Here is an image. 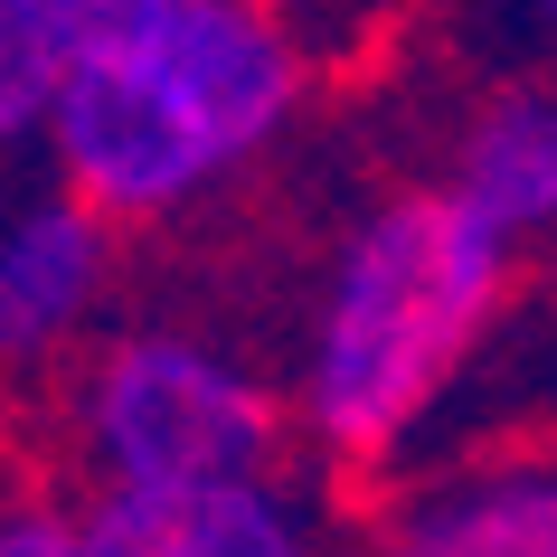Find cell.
Masks as SVG:
<instances>
[{"instance_id":"obj_11","label":"cell","mask_w":557,"mask_h":557,"mask_svg":"<svg viewBox=\"0 0 557 557\" xmlns=\"http://www.w3.org/2000/svg\"><path fill=\"white\" fill-rule=\"evenodd\" d=\"M529 10H539V20H548V29H557V0H529Z\"/></svg>"},{"instance_id":"obj_2","label":"cell","mask_w":557,"mask_h":557,"mask_svg":"<svg viewBox=\"0 0 557 557\" xmlns=\"http://www.w3.org/2000/svg\"><path fill=\"white\" fill-rule=\"evenodd\" d=\"M500 294H510V246L454 189L379 199L331 256L322 312L302 341V435L350 472L387 463L444 407V387L463 379Z\"/></svg>"},{"instance_id":"obj_1","label":"cell","mask_w":557,"mask_h":557,"mask_svg":"<svg viewBox=\"0 0 557 557\" xmlns=\"http://www.w3.org/2000/svg\"><path fill=\"white\" fill-rule=\"evenodd\" d=\"M302 76L312 66L264 20V0H143L66 29L38 143L58 189L104 227H161L274 151Z\"/></svg>"},{"instance_id":"obj_5","label":"cell","mask_w":557,"mask_h":557,"mask_svg":"<svg viewBox=\"0 0 557 557\" xmlns=\"http://www.w3.org/2000/svg\"><path fill=\"white\" fill-rule=\"evenodd\" d=\"M76 557H322V510L284 472L199 492H95L76 510Z\"/></svg>"},{"instance_id":"obj_10","label":"cell","mask_w":557,"mask_h":557,"mask_svg":"<svg viewBox=\"0 0 557 557\" xmlns=\"http://www.w3.org/2000/svg\"><path fill=\"white\" fill-rule=\"evenodd\" d=\"M114 10H143V0H58L66 29H86V20H114Z\"/></svg>"},{"instance_id":"obj_4","label":"cell","mask_w":557,"mask_h":557,"mask_svg":"<svg viewBox=\"0 0 557 557\" xmlns=\"http://www.w3.org/2000/svg\"><path fill=\"white\" fill-rule=\"evenodd\" d=\"M114 294V227L66 189L0 208V379L58 369Z\"/></svg>"},{"instance_id":"obj_8","label":"cell","mask_w":557,"mask_h":557,"mask_svg":"<svg viewBox=\"0 0 557 557\" xmlns=\"http://www.w3.org/2000/svg\"><path fill=\"white\" fill-rule=\"evenodd\" d=\"M66 66V20L58 0H0V161L48 133V95Z\"/></svg>"},{"instance_id":"obj_7","label":"cell","mask_w":557,"mask_h":557,"mask_svg":"<svg viewBox=\"0 0 557 557\" xmlns=\"http://www.w3.org/2000/svg\"><path fill=\"white\" fill-rule=\"evenodd\" d=\"M379 557H557V463L463 472L379 539Z\"/></svg>"},{"instance_id":"obj_9","label":"cell","mask_w":557,"mask_h":557,"mask_svg":"<svg viewBox=\"0 0 557 557\" xmlns=\"http://www.w3.org/2000/svg\"><path fill=\"white\" fill-rule=\"evenodd\" d=\"M0 557H76V520L48 500H20V510H0Z\"/></svg>"},{"instance_id":"obj_3","label":"cell","mask_w":557,"mask_h":557,"mask_svg":"<svg viewBox=\"0 0 557 557\" xmlns=\"http://www.w3.org/2000/svg\"><path fill=\"white\" fill-rule=\"evenodd\" d=\"M66 435L95 492H199L246 482L284 454V397L189 331H114L76 369Z\"/></svg>"},{"instance_id":"obj_6","label":"cell","mask_w":557,"mask_h":557,"mask_svg":"<svg viewBox=\"0 0 557 557\" xmlns=\"http://www.w3.org/2000/svg\"><path fill=\"white\" fill-rule=\"evenodd\" d=\"M454 199L500 236V246H529V236H557V86H510L472 114L463 151H454Z\"/></svg>"}]
</instances>
